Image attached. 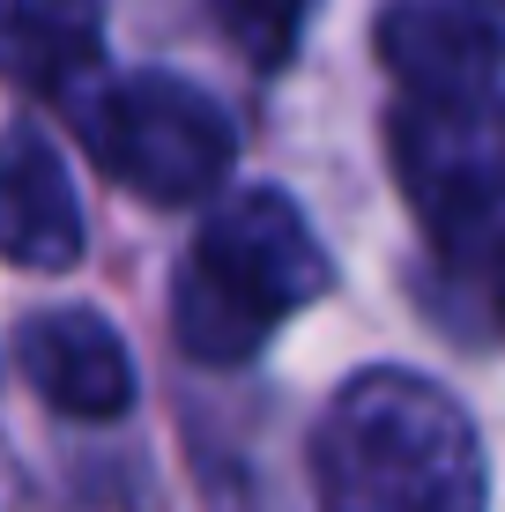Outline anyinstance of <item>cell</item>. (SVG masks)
Segmentation results:
<instances>
[{
  "label": "cell",
  "mask_w": 505,
  "mask_h": 512,
  "mask_svg": "<svg viewBox=\"0 0 505 512\" xmlns=\"http://www.w3.org/2000/svg\"><path fill=\"white\" fill-rule=\"evenodd\" d=\"M15 364L60 416L104 423L134 401V357L97 312H38L15 327Z\"/></svg>",
  "instance_id": "cell-7"
},
{
  "label": "cell",
  "mask_w": 505,
  "mask_h": 512,
  "mask_svg": "<svg viewBox=\"0 0 505 512\" xmlns=\"http://www.w3.org/2000/svg\"><path fill=\"white\" fill-rule=\"evenodd\" d=\"M0 260L30 275H67L82 260L75 179L38 127L0 134Z\"/></svg>",
  "instance_id": "cell-6"
},
{
  "label": "cell",
  "mask_w": 505,
  "mask_h": 512,
  "mask_svg": "<svg viewBox=\"0 0 505 512\" xmlns=\"http://www.w3.org/2000/svg\"><path fill=\"white\" fill-rule=\"evenodd\" d=\"M104 0H0V82L60 90L97 60Z\"/></svg>",
  "instance_id": "cell-8"
},
{
  "label": "cell",
  "mask_w": 505,
  "mask_h": 512,
  "mask_svg": "<svg viewBox=\"0 0 505 512\" xmlns=\"http://www.w3.org/2000/svg\"><path fill=\"white\" fill-rule=\"evenodd\" d=\"M476 8H483V15H491V23H498V15H505V0H476Z\"/></svg>",
  "instance_id": "cell-11"
},
{
  "label": "cell",
  "mask_w": 505,
  "mask_h": 512,
  "mask_svg": "<svg viewBox=\"0 0 505 512\" xmlns=\"http://www.w3.org/2000/svg\"><path fill=\"white\" fill-rule=\"evenodd\" d=\"M208 8H216L223 38L246 52L253 67H283L290 45H298V30H305L312 0H208Z\"/></svg>",
  "instance_id": "cell-9"
},
{
  "label": "cell",
  "mask_w": 505,
  "mask_h": 512,
  "mask_svg": "<svg viewBox=\"0 0 505 512\" xmlns=\"http://www.w3.org/2000/svg\"><path fill=\"white\" fill-rule=\"evenodd\" d=\"M82 141L127 193L156 208L201 201L231 179L238 134L223 104L186 75H119L82 104Z\"/></svg>",
  "instance_id": "cell-3"
},
{
  "label": "cell",
  "mask_w": 505,
  "mask_h": 512,
  "mask_svg": "<svg viewBox=\"0 0 505 512\" xmlns=\"http://www.w3.org/2000/svg\"><path fill=\"white\" fill-rule=\"evenodd\" d=\"M491 305H498V327H505V245H498V268H491Z\"/></svg>",
  "instance_id": "cell-10"
},
{
  "label": "cell",
  "mask_w": 505,
  "mask_h": 512,
  "mask_svg": "<svg viewBox=\"0 0 505 512\" xmlns=\"http://www.w3.org/2000/svg\"><path fill=\"white\" fill-rule=\"evenodd\" d=\"M320 512H483V453L454 394L416 372H364L312 438Z\"/></svg>",
  "instance_id": "cell-1"
},
{
  "label": "cell",
  "mask_w": 505,
  "mask_h": 512,
  "mask_svg": "<svg viewBox=\"0 0 505 512\" xmlns=\"http://www.w3.org/2000/svg\"><path fill=\"white\" fill-rule=\"evenodd\" d=\"M379 67L402 82V97L439 104V97H483L498 90V23L476 0H394L372 30Z\"/></svg>",
  "instance_id": "cell-5"
},
{
  "label": "cell",
  "mask_w": 505,
  "mask_h": 512,
  "mask_svg": "<svg viewBox=\"0 0 505 512\" xmlns=\"http://www.w3.org/2000/svg\"><path fill=\"white\" fill-rule=\"evenodd\" d=\"M387 156L409 208L439 238L483 231L505 208V90L483 97H402L387 119Z\"/></svg>",
  "instance_id": "cell-4"
},
{
  "label": "cell",
  "mask_w": 505,
  "mask_h": 512,
  "mask_svg": "<svg viewBox=\"0 0 505 512\" xmlns=\"http://www.w3.org/2000/svg\"><path fill=\"white\" fill-rule=\"evenodd\" d=\"M335 260L320 253L298 201L275 186H246L201 223L179 268L171 334L194 364H246L290 312L327 297Z\"/></svg>",
  "instance_id": "cell-2"
}]
</instances>
